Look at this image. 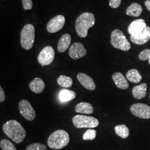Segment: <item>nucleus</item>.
Listing matches in <instances>:
<instances>
[{
	"instance_id": "nucleus-1",
	"label": "nucleus",
	"mask_w": 150,
	"mask_h": 150,
	"mask_svg": "<svg viewBox=\"0 0 150 150\" xmlns=\"http://www.w3.org/2000/svg\"><path fill=\"white\" fill-rule=\"evenodd\" d=\"M3 131L6 135L16 144L22 142L26 136V132L17 121H8L3 125Z\"/></svg>"
},
{
	"instance_id": "nucleus-2",
	"label": "nucleus",
	"mask_w": 150,
	"mask_h": 150,
	"mask_svg": "<svg viewBox=\"0 0 150 150\" xmlns=\"http://www.w3.org/2000/svg\"><path fill=\"white\" fill-rule=\"evenodd\" d=\"M95 23V18L92 13L85 12L81 14L76 21L75 28L77 35L80 38H86L88 29L93 27Z\"/></svg>"
},
{
	"instance_id": "nucleus-3",
	"label": "nucleus",
	"mask_w": 150,
	"mask_h": 150,
	"mask_svg": "<svg viewBox=\"0 0 150 150\" xmlns=\"http://www.w3.org/2000/svg\"><path fill=\"white\" fill-rule=\"evenodd\" d=\"M69 142L70 136L69 134L63 129H58L50 135L47 144L51 149L59 150L66 147Z\"/></svg>"
},
{
	"instance_id": "nucleus-4",
	"label": "nucleus",
	"mask_w": 150,
	"mask_h": 150,
	"mask_svg": "<svg viewBox=\"0 0 150 150\" xmlns=\"http://www.w3.org/2000/svg\"><path fill=\"white\" fill-rule=\"evenodd\" d=\"M111 43L113 47L123 51H128L131 45L121 30L116 29L113 31L111 35Z\"/></svg>"
},
{
	"instance_id": "nucleus-5",
	"label": "nucleus",
	"mask_w": 150,
	"mask_h": 150,
	"mask_svg": "<svg viewBox=\"0 0 150 150\" xmlns=\"http://www.w3.org/2000/svg\"><path fill=\"white\" fill-rule=\"evenodd\" d=\"M35 27L31 24H27L23 27L21 33V45L22 48L29 50L33 45L35 38Z\"/></svg>"
},
{
	"instance_id": "nucleus-6",
	"label": "nucleus",
	"mask_w": 150,
	"mask_h": 150,
	"mask_svg": "<svg viewBox=\"0 0 150 150\" xmlns=\"http://www.w3.org/2000/svg\"><path fill=\"white\" fill-rule=\"evenodd\" d=\"M72 122L77 129L95 128L99 125V121L97 118L84 115H76L72 119Z\"/></svg>"
},
{
	"instance_id": "nucleus-7",
	"label": "nucleus",
	"mask_w": 150,
	"mask_h": 150,
	"mask_svg": "<svg viewBox=\"0 0 150 150\" xmlns=\"http://www.w3.org/2000/svg\"><path fill=\"white\" fill-rule=\"evenodd\" d=\"M18 108L22 116L27 121H32L36 118V115L30 102L23 99L18 104Z\"/></svg>"
},
{
	"instance_id": "nucleus-8",
	"label": "nucleus",
	"mask_w": 150,
	"mask_h": 150,
	"mask_svg": "<svg viewBox=\"0 0 150 150\" xmlns=\"http://www.w3.org/2000/svg\"><path fill=\"white\" fill-rule=\"evenodd\" d=\"M54 58V51L51 46H47L43 48L38 56V62L42 66L51 64Z\"/></svg>"
},
{
	"instance_id": "nucleus-9",
	"label": "nucleus",
	"mask_w": 150,
	"mask_h": 150,
	"mask_svg": "<svg viewBox=\"0 0 150 150\" xmlns=\"http://www.w3.org/2000/svg\"><path fill=\"white\" fill-rule=\"evenodd\" d=\"M132 113L137 117L144 119L150 118V106L145 103H138L130 107Z\"/></svg>"
},
{
	"instance_id": "nucleus-10",
	"label": "nucleus",
	"mask_w": 150,
	"mask_h": 150,
	"mask_svg": "<svg viewBox=\"0 0 150 150\" xmlns=\"http://www.w3.org/2000/svg\"><path fill=\"white\" fill-rule=\"evenodd\" d=\"M65 18L62 15H57L54 17L47 25V30L48 32L54 33L59 31L64 26Z\"/></svg>"
},
{
	"instance_id": "nucleus-11",
	"label": "nucleus",
	"mask_w": 150,
	"mask_h": 150,
	"mask_svg": "<svg viewBox=\"0 0 150 150\" xmlns=\"http://www.w3.org/2000/svg\"><path fill=\"white\" fill-rule=\"evenodd\" d=\"M69 54L72 59H80L86 56L87 50L82 43L76 42L70 46Z\"/></svg>"
},
{
	"instance_id": "nucleus-12",
	"label": "nucleus",
	"mask_w": 150,
	"mask_h": 150,
	"mask_svg": "<svg viewBox=\"0 0 150 150\" xmlns=\"http://www.w3.org/2000/svg\"><path fill=\"white\" fill-rule=\"evenodd\" d=\"M131 41L136 45H142L147 43L150 40V27L147 26L145 30L137 35L130 36Z\"/></svg>"
},
{
	"instance_id": "nucleus-13",
	"label": "nucleus",
	"mask_w": 150,
	"mask_h": 150,
	"mask_svg": "<svg viewBox=\"0 0 150 150\" xmlns=\"http://www.w3.org/2000/svg\"><path fill=\"white\" fill-rule=\"evenodd\" d=\"M147 27L145 21L143 19H138L132 22L128 27V32L131 36L137 35L142 32Z\"/></svg>"
},
{
	"instance_id": "nucleus-14",
	"label": "nucleus",
	"mask_w": 150,
	"mask_h": 150,
	"mask_svg": "<svg viewBox=\"0 0 150 150\" xmlns=\"http://www.w3.org/2000/svg\"><path fill=\"white\" fill-rule=\"evenodd\" d=\"M77 79L81 85L87 90L94 91L96 89V84L90 76L84 73H79L77 76Z\"/></svg>"
},
{
	"instance_id": "nucleus-15",
	"label": "nucleus",
	"mask_w": 150,
	"mask_h": 150,
	"mask_svg": "<svg viewBox=\"0 0 150 150\" xmlns=\"http://www.w3.org/2000/svg\"><path fill=\"white\" fill-rule=\"evenodd\" d=\"M112 80L118 88L121 90L129 88V84L123 74L121 72H116L112 75Z\"/></svg>"
},
{
	"instance_id": "nucleus-16",
	"label": "nucleus",
	"mask_w": 150,
	"mask_h": 150,
	"mask_svg": "<svg viewBox=\"0 0 150 150\" xmlns=\"http://www.w3.org/2000/svg\"><path fill=\"white\" fill-rule=\"evenodd\" d=\"M30 90L36 94H40L43 92L45 88V83L41 78L36 77L29 84Z\"/></svg>"
},
{
	"instance_id": "nucleus-17",
	"label": "nucleus",
	"mask_w": 150,
	"mask_h": 150,
	"mask_svg": "<svg viewBox=\"0 0 150 150\" xmlns=\"http://www.w3.org/2000/svg\"><path fill=\"white\" fill-rule=\"evenodd\" d=\"M71 42V36L68 33H65L60 38L57 44L58 51L61 53L65 52L70 46Z\"/></svg>"
},
{
	"instance_id": "nucleus-18",
	"label": "nucleus",
	"mask_w": 150,
	"mask_h": 150,
	"mask_svg": "<svg viewBox=\"0 0 150 150\" xmlns=\"http://www.w3.org/2000/svg\"><path fill=\"white\" fill-rule=\"evenodd\" d=\"M147 85L146 83H143L138 86H135L132 91V95L134 98L139 100L145 97L146 96V90Z\"/></svg>"
},
{
	"instance_id": "nucleus-19",
	"label": "nucleus",
	"mask_w": 150,
	"mask_h": 150,
	"mask_svg": "<svg viewBox=\"0 0 150 150\" xmlns=\"http://www.w3.org/2000/svg\"><path fill=\"white\" fill-rule=\"evenodd\" d=\"M76 112L91 114L94 112V109L91 104L88 102H80L78 103L75 108Z\"/></svg>"
},
{
	"instance_id": "nucleus-20",
	"label": "nucleus",
	"mask_w": 150,
	"mask_h": 150,
	"mask_svg": "<svg viewBox=\"0 0 150 150\" xmlns=\"http://www.w3.org/2000/svg\"><path fill=\"white\" fill-rule=\"evenodd\" d=\"M142 12V7L137 3H133L127 7L126 14L132 17H139Z\"/></svg>"
},
{
	"instance_id": "nucleus-21",
	"label": "nucleus",
	"mask_w": 150,
	"mask_h": 150,
	"mask_svg": "<svg viewBox=\"0 0 150 150\" xmlns=\"http://www.w3.org/2000/svg\"><path fill=\"white\" fill-rule=\"evenodd\" d=\"M76 96V94L74 91L69 90H62L59 92V97L60 101L66 102L74 100Z\"/></svg>"
},
{
	"instance_id": "nucleus-22",
	"label": "nucleus",
	"mask_w": 150,
	"mask_h": 150,
	"mask_svg": "<svg viewBox=\"0 0 150 150\" xmlns=\"http://www.w3.org/2000/svg\"><path fill=\"white\" fill-rule=\"evenodd\" d=\"M126 77L128 80L134 83H139L142 80V76L136 69L129 70L126 74Z\"/></svg>"
},
{
	"instance_id": "nucleus-23",
	"label": "nucleus",
	"mask_w": 150,
	"mask_h": 150,
	"mask_svg": "<svg viewBox=\"0 0 150 150\" xmlns=\"http://www.w3.org/2000/svg\"><path fill=\"white\" fill-rule=\"evenodd\" d=\"M115 131L116 134L122 139H126L129 134V129L125 125H117L115 127Z\"/></svg>"
},
{
	"instance_id": "nucleus-24",
	"label": "nucleus",
	"mask_w": 150,
	"mask_h": 150,
	"mask_svg": "<svg viewBox=\"0 0 150 150\" xmlns=\"http://www.w3.org/2000/svg\"><path fill=\"white\" fill-rule=\"evenodd\" d=\"M58 85L65 88H70L73 84V80L71 77L64 75H61L57 80Z\"/></svg>"
},
{
	"instance_id": "nucleus-25",
	"label": "nucleus",
	"mask_w": 150,
	"mask_h": 150,
	"mask_svg": "<svg viewBox=\"0 0 150 150\" xmlns=\"http://www.w3.org/2000/svg\"><path fill=\"white\" fill-rule=\"evenodd\" d=\"M0 147L2 150H17L15 145L10 141L7 139H2L1 141Z\"/></svg>"
},
{
	"instance_id": "nucleus-26",
	"label": "nucleus",
	"mask_w": 150,
	"mask_h": 150,
	"mask_svg": "<svg viewBox=\"0 0 150 150\" xmlns=\"http://www.w3.org/2000/svg\"><path fill=\"white\" fill-rule=\"evenodd\" d=\"M97 132L93 129H88L83 134L82 139L83 140H93L96 137Z\"/></svg>"
},
{
	"instance_id": "nucleus-27",
	"label": "nucleus",
	"mask_w": 150,
	"mask_h": 150,
	"mask_svg": "<svg viewBox=\"0 0 150 150\" xmlns=\"http://www.w3.org/2000/svg\"><path fill=\"white\" fill-rule=\"evenodd\" d=\"M26 150H47V147L45 145L40 143H34L28 145Z\"/></svg>"
},
{
	"instance_id": "nucleus-28",
	"label": "nucleus",
	"mask_w": 150,
	"mask_h": 150,
	"mask_svg": "<svg viewBox=\"0 0 150 150\" xmlns=\"http://www.w3.org/2000/svg\"><path fill=\"white\" fill-rule=\"evenodd\" d=\"M150 54V49H145L142 51L139 54V59L142 61H145L148 59Z\"/></svg>"
},
{
	"instance_id": "nucleus-29",
	"label": "nucleus",
	"mask_w": 150,
	"mask_h": 150,
	"mask_svg": "<svg viewBox=\"0 0 150 150\" xmlns=\"http://www.w3.org/2000/svg\"><path fill=\"white\" fill-rule=\"evenodd\" d=\"M23 7L25 10H31L33 6L32 0H22Z\"/></svg>"
},
{
	"instance_id": "nucleus-30",
	"label": "nucleus",
	"mask_w": 150,
	"mask_h": 150,
	"mask_svg": "<svg viewBox=\"0 0 150 150\" xmlns=\"http://www.w3.org/2000/svg\"><path fill=\"white\" fill-rule=\"evenodd\" d=\"M121 4V0H110L109 5L112 8H117Z\"/></svg>"
},
{
	"instance_id": "nucleus-31",
	"label": "nucleus",
	"mask_w": 150,
	"mask_h": 150,
	"mask_svg": "<svg viewBox=\"0 0 150 150\" xmlns=\"http://www.w3.org/2000/svg\"><path fill=\"white\" fill-rule=\"evenodd\" d=\"M5 93L2 87L0 86V102H4L5 100Z\"/></svg>"
},
{
	"instance_id": "nucleus-32",
	"label": "nucleus",
	"mask_w": 150,
	"mask_h": 150,
	"mask_svg": "<svg viewBox=\"0 0 150 150\" xmlns=\"http://www.w3.org/2000/svg\"><path fill=\"white\" fill-rule=\"evenodd\" d=\"M145 5L147 10L150 12V0H146L145 1Z\"/></svg>"
},
{
	"instance_id": "nucleus-33",
	"label": "nucleus",
	"mask_w": 150,
	"mask_h": 150,
	"mask_svg": "<svg viewBox=\"0 0 150 150\" xmlns=\"http://www.w3.org/2000/svg\"><path fill=\"white\" fill-rule=\"evenodd\" d=\"M148 60H149V64H150V56H149V59H148Z\"/></svg>"
},
{
	"instance_id": "nucleus-34",
	"label": "nucleus",
	"mask_w": 150,
	"mask_h": 150,
	"mask_svg": "<svg viewBox=\"0 0 150 150\" xmlns=\"http://www.w3.org/2000/svg\"></svg>"
}]
</instances>
